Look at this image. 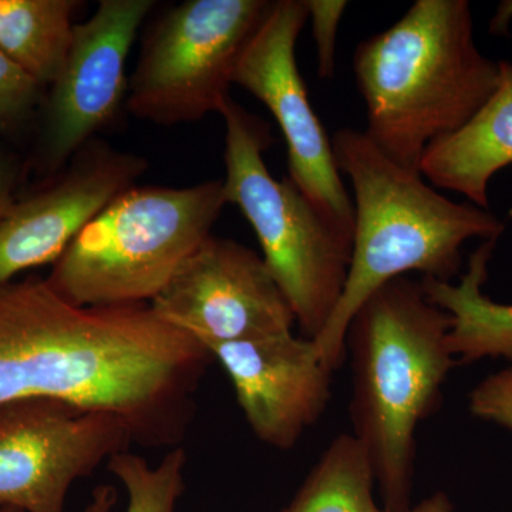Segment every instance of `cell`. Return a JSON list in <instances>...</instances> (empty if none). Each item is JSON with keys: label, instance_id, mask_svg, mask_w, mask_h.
Wrapping results in <instances>:
<instances>
[{"label": "cell", "instance_id": "cell-8", "mask_svg": "<svg viewBox=\"0 0 512 512\" xmlns=\"http://www.w3.org/2000/svg\"><path fill=\"white\" fill-rule=\"evenodd\" d=\"M308 20L305 0H274L235 70L234 84L265 104L288 147L289 178L343 235L355 234V207L336 163L332 138L316 116L296 62Z\"/></svg>", "mask_w": 512, "mask_h": 512}, {"label": "cell", "instance_id": "cell-9", "mask_svg": "<svg viewBox=\"0 0 512 512\" xmlns=\"http://www.w3.org/2000/svg\"><path fill=\"white\" fill-rule=\"evenodd\" d=\"M131 444L113 414L46 399L8 404L0 409V507L64 512L73 484Z\"/></svg>", "mask_w": 512, "mask_h": 512}, {"label": "cell", "instance_id": "cell-3", "mask_svg": "<svg viewBox=\"0 0 512 512\" xmlns=\"http://www.w3.org/2000/svg\"><path fill=\"white\" fill-rule=\"evenodd\" d=\"M332 146L340 173L352 183L355 234L342 298L313 340L336 372L346 360L350 320L370 295L410 272L453 282L464 244L500 238L505 222L471 202L448 200L419 170L384 156L365 131L342 128Z\"/></svg>", "mask_w": 512, "mask_h": 512}, {"label": "cell", "instance_id": "cell-21", "mask_svg": "<svg viewBox=\"0 0 512 512\" xmlns=\"http://www.w3.org/2000/svg\"><path fill=\"white\" fill-rule=\"evenodd\" d=\"M308 19L312 22L313 39L318 53V73L322 79H332L335 73L336 35L343 13L348 8L345 0H305Z\"/></svg>", "mask_w": 512, "mask_h": 512}, {"label": "cell", "instance_id": "cell-20", "mask_svg": "<svg viewBox=\"0 0 512 512\" xmlns=\"http://www.w3.org/2000/svg\"><path fill=\"white\" fill-rule=\"evenodd\" d=\"M468 409L477 419L512 433V365L481 380L470 393Z\"/></svg>", "mask_w": 512, "mask_h": 512}, {"label": "cell", "instance_id": "cell-10", "mask_svg": "<svg viewBox=\"0 0 512 512\" xmlns=\"http://www.w3.org/2000/svg\"><path fill=\"white\" fill-rule=\"evenodd\" d=\"M153 0H101L92 18L74 25L72 46L45 96L35 163L39 173H60L80 148L126 109V66Z\"/></svg>", "mask_w": 512, "mask_h": 512}, {"label": "cell", "instance_id": "cell-22", "mask_svg": "<svg viewBox=\"0 0 512 512\" xmlns=\"http://www.w3.org/2000/svg\"><path fill=\"white\" fill-rule=\"evenodd\" d=\"M22 170L19 157L10 153L8 147L0 141V221L18 200L16 192L22 181Z\"/></svg>", "mask_w": 512, "mask_h": 512}, {"label": "cell", "instance_id": "cell-13", "mask_svg": "<svg viewBox=\"0 0 512 512\" xmlns=\"http://www.w3.org/2000/svg\"><path fill=\"white\" fill-rule=\"evenodd\" d=\"M210 352L231 380L249 429L266 446L291 450L328 407L336 372L313 339L288 332Z\"/></svg>", "mask_w": 512, "mask_h": 512}, {"label": "cell", "instance_id": "cell-7", "mask_svg": "<svg viewBox=\"0 0 512 512\" xmlns=\"http://www.w3.org/2000/svg\"><path fill=\"white\" fill-rule=\"evenodd\" d=\"M272 2L187 0L161 13L128 79L126 109L160 126L221 113L239 59Z\"/></svg>", "mask_w": 512, "mask_h": 512}, {"label": "cell", "instance_id": "cell-11", "mask_svg": "<svg viewBox=\"0 0 512 512\" xmlns=\"http://www.w3.org/2000/svg\"><path fill=\"white\" fill-rule=\"evenodd\" d=\"M158 318L210 350L293 332L295 315L254 249L208 237L150 303Z\"/></svg>", "mask_w": 512, "mask_h": 512}, {"label": "cell", "instance_id": "cell-12", "mask_svg": "<svg viewBox=\"0 0 512 512\" xmlns=\"http://www.w3.org/2000/svg\"><path fill=\"white\" fill-rule=\"evenodd\" d=\"M147 170V158L99 138L80 148L52 183L16 200L0 221V284L55 264L84 227Z\"/></svg>", "mask_w": 512, "mask_h": 512}, {"label": "cell", "instance_id": "cell-24", "mask_svg": "<svg viewBox=\"0 0 512 512\" xmlns=\"http://www.w3.org/2000/svg\"><path fill=\"white\" fill-rule=\"evenodd\" d=\"M409 512H454V505L447 493L436 491L419 504L413 505Z\"/></svg>", "mask_w": 512, "mask_h": 512}, {"label": "cell", "instance_id": "cell-17", "mask_svg": "<svg viewBox=\"0 0 512 512\" xmlns=\"http://www.w3.org/2000/svg\"><path fill=\"white\" fill-rule=\"evenodd\" d=\"M365 448L350 433L330 441L282 512H387L375 498Z\"/></svg>", "mask_w": 512, "mask_h": 512}, {"label": "cell", "instance_id": "cell-15", "mask_svg": "<svg viewBox=\"0 0 512 512\" xmlns=\"http://www.w3.org/2000/svg\"><path fill=\"white\" fill-rule=\"evenodd\" d=\"M497 241H484L471 254L457 284L421 279L427 296L450 318L448 348L458 363L500 357L512 362V305L493 301L483 289Z\"/></svg>", "mask_w": 512, "mask_h": 512}, {"label": "cell", "instance_id": "cell-18", "mask_svg": "<svg viewBox=\"0 0 512 512\" xmlns=\"http://www.w3.org/2000/svg\"><path fill=\"white\" fill-rule=\"evenodd\" d=\"M185 467L187 453L183 447L171 448L156 467L130 450L107 461L110 473L126 490L124 512H174L185 490Z\"/></svg>", "mask_w": 512, "mask_h": 512}, {"label": "cell", "instance_id": "cell-1", "mask_svg": "<svg viewBox=\"0 0 512 512\" xmlns=\"http://www.w3.org/2000/svg\"><path fill=\"white\" fill-rule=\"evenodd\" d=\"M212 362L150 305L76 306L37 276L0 284V409L56 400L119 417L138 446L174 448Z\"/></svg>", "mask_w": 512, "mask_h": 512}, {"label": "cell", "instance_id": "cell-23", "mask_svg": "<svg viewBox=\"0 0 512 512\" xmlns=\"http://www.w3.org/2000/svg\"><path fill=\"white\" fill-rule=\"evenodd\" d=\"M119 503V491L110 484H100L94 488L89 503L82 512H113ZM0 512H23L16 508L0 507Z\"/></svg>", "mask_w": 512, "mask_h": 512}, {"label": "cell", "instance_id": "cell-19", "mask_svg": "<svg viewBox=\"0 0 512 512\" xmlns=\"http://www.w3.org/2000/svg\"><path fill=\"white\" fill-rule=\"evenodd\" d=\"M45 87L0 50V134L22 130L45 101Z\"/></svg>", "mask_w": 512, "mask_h": 512}, {"label": "cell", "instance_id": "cell-2", "mask_svg": "<svg viewBox=\"0 0 512 512\" xmlns=\"http://www.w3.org/2000/svg\"><path fill=\"white\" fill-rule=\"evenodd\" d=\"M448 329L447 313L407 276L377 289L350 320V434L365 448L387 512L412 510L417 429L458 365Z\"/></svg>", "mask_w": 512, "mask_h": 512}, {"label": "cell", "instance_id": "cell-14", "mask_svg": "<svg viewBox=\"0 0 512 512\" xmlns=\"http://www.w3.org/2000/svg\"><path fill=\"white\" fill-rule=\"evenodd\" d=\"M500 79L490 99L466 126L431 144L419 171L433 187L457 192L488 210V187L512 164V63L500 60Z\"/></svg>", "mask_w": 512, "mask_h": 512}, {"label": "cell", "instance_id": "cell-16", "mask_svg": "<svg viewBox=\"0 0 512 512\" xmlns=\"http://www.w3.org/2000/svg\"><path fill=\"white\" fill-rule=\"evenodd\" d=\"M77 0H0V50L49 89L72 46Z\"/></svg>", "mask_w": 512, "mask_h": 512}, {"label": "cell", "instance_id": "cell-5", "mask_svg": "<svg viewBox=\"0 0 512 512\" xmlns=\"http://www.w3.org/2000/svg\"><path fill=\"white\" fill-rule=\"evenodd\" d=\"M227 205L222 180L128 188L74 238L47 276L84 308L150 305L211 237Z\"/></svg>", "mask_w": 512, "mask_h": 512}, {"label": "cell", "instance_id": "cell-4", "mask_svg": "<svg viewBox=\"0 0 512 512\" xmlns=\"http://www.w3.org/2000/svg\"><path fill=\"white\" fill-rule=\"evenodd\" d=\"M353 70L366 136L412 170L431 144L476 116L500 79V63L478 49L467 0H416L392 28L356 47Z\"/></svg>", "mask_w": 512, "mask_h": 512}, {"label": "cell", "instance_id": "cell-25", "mask_svg": "<svg viewBox=\"0 0 512 512\" xmlns=\"http://www.w3.org/2000/svg\"><path fill=\"white\" fill-rule=\"evenodd\" d=\"M512 22V0H504L495 10L490 22V32L495 35H503L510 28Z\"/></svg>", "mask_w": 512, "mask_h": 512}, {"label": "cell", "instance_id": "cell-6", "mask_svg": "<svg viewBox=\"0 0 512 512\" xmlns=\"http://www.w3.org/2000/svg\"><path fill=\"white\" fill-rule=\"evenodd\" d=\"M225 123L227 204L237 205L255 231L269 272L295 315L305 338L328 325L342 298L353 241L343 235L292 183L269 173L264 153L271 146L268 124L229 97Z\"/></svg>", "mask_w": 512, "mask_h": 512}]
</instances>
